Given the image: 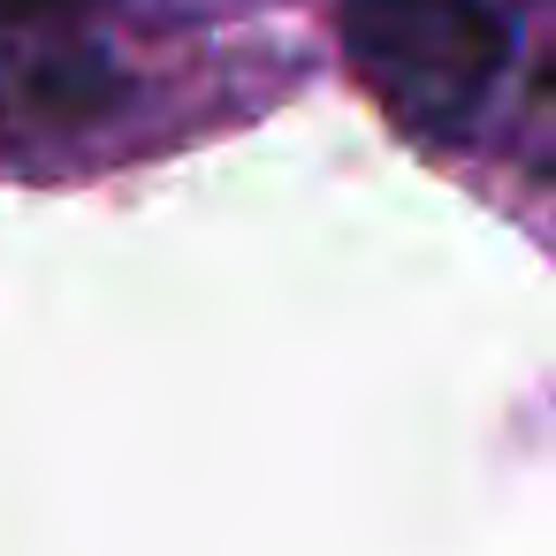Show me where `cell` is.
I'll return each mask as SVG.
<instances>
[{"label":"cell","mask_w":556,"mask_h":556,"mask_svg":"<svg viewBox=\"0 0 556 556\" xmlns=\"http://www.w3.org/2000/svg\"><path fill=\"white\" fill-rule=\"evenodd\" d=\"M541 92H556V54H548V62H541Z\"/></svg>","instance_id":"3957f363"},{"label":"cell","mask_w":556,"mask_h":556,"mask_svg":"<svg viewBox=\"0 0 556 556\" xmlns=\"http://www.w3.org/2000/svg\"><path fill=\"white\" fill-rule=\"evenodd\" d=\"M343 47L404 130L457 138L510 62V24L488 0H343Z\"/></svg>","instance_id":"6da1fadb"},{"label":"cell","mask_w":556,"mask_h":556,"mask_svg":"<svg viewBox=\"0 0 556 556\" xmlns=\"http://www.w3.org/2000/svg\"><path fill=\"white\" fill-rule=\"evenodd\" d=\"M9 16H62V9H92V0H0Z\"/></svg>","instance_id":"7a4b0ae2"}]
</instances>
